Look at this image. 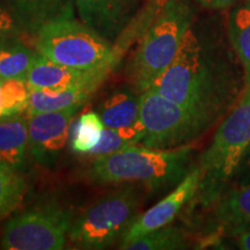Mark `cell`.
I'll use <instances>...</instances> for the list:
<instances>
[{
  "label": "cell",
  "instance_id": "6da1fadb",
  "mask_svg": "<svg viewBox=\"0 0 250 250\" xmlns=\"http://www.w3.org/2000/svg\"><path fill=\"white\" fill-rule=\"evenodd\" d=\"M245 88L242 66L229 56L208 50L190 28L173 62L148 89L217 123L232 110Z\"/></svg>",
  "mask_w": 250,
  "mask_h": 250
},
{
  "label": "cell",
  "instance_id": "7a4b0ae2",
  "mask_svg": "<svg viewBox=\"0 0 250 250\" xmlns=\"http://www.w3.org/2000/svg\"><path fill=\"white\" fill-rule=\"evenodd\" d=\"M192 151L191 145L168 149L131 146L96 158L88 175L98 184L137 182L152 190L167 189L177 186L195 168Z\"/></svg>",
  "mask_w": 250,
  "mask_h": 250
},
{
  "label": "cell",
  "instance_id": "3957f363",
  "mask_svg": "<svg viewBox=\"0 0 250 250\" xmlns=\"http://www.w3.org/2000/svg\"><path fill=\"white\" fill-rule=\"evenodd\" d=\"M250 147V83L223 118L208 148L201 155L202 170L196 196L202 205L215 204L228 181L236 173Z\"/></svg>",
  "mask_w": 250,
  "mask_h": 250
},
{
  "label": "cell",
  "instance_id": "277c9868",
  "mask_svg": "<svg viewBox=\"0 0 250 250\" xmlns=\"http://www.w3.org/2000/svg\"><path fill=\"white\" fill-rule=\"evenodd\" d=\"M193 12L182 0H166L154 21L145 30L130 59L127 76L139 94L145 92L169 67L176 57L187 31L191 28Z\"/></svg>",
  "mask_w": 250,
  "mask_h": 250
},
{
  "label": "cell",
  "instance_id": "5b68a950",
  "mask_svg": "<svg viewBox=\"0 0 250 250\" xmlns=\"http://www.w3.org/2000/svg\"><path fill=\"white\" fill-rule=\"evenodd\" d=\"M35 36L39 54L57 64L81 70L116 67L125 51L73 18L48 22Z\"/></svg>",
  "mask_w": 250,
  "mask_h": 250
},
{
  "label": "cell",
  "instance_id": "8992f818",
  "mask_svg": "<svg viewBox=\"0 0 250 250\" xmlns=\"http://www.w3.org/2000/svg\"><path fill=\"white\" fill-rule=\"evenodd\" d=\"M139 203L132 186L108 193L73 220L68 240L79 249L109 248L123 237L138 217Z\"/></svg>",
  "mask_w": 250,
  "mask_h": 250
},
{
  "label": "cell",
  "instance_id": "52a82bcc",
  "mask_svg": "<svg viewBox=\"0 0 250 250\" xmlns=\"http://www.w3.org/2000/svg\"><path fill=\"white\" fill-rule=\"evenodd\" d=\"M139 120L145 127L142 145L161 149L190 145L215 124L153 89L140 93Z\"/></svg>",
  "mask_w": 250,
  "mask_h": 250
},
{
  "label": "cell",
  "instance_id": "ba28073f",
  "mask_svg": "<svg viewBox=\"0 0 250 250\" xmlns=\"http://www.w3.org/2000/svg\"><path fill=\"white\" fill-rule=\"evenodd\" d=\"M72 223L70 210L57 203H45L8 220L0 245L6 250H62Z\"/></svg>",
  "mask_w": 250,
  "mask_h": 250
},
{
  "label": "cell",
  "instance_id": "9c48e42d",
  "mask_svg": "<svg viewBox=\"0 0 250 250\" xmlns=\"http://www.w3.org/2000/svg\"><path fill=\"white\" fill-rule=\"evenodd\" d=\"M81 107L39 112L28 117L29 153L36 164L51 167L66 147L71 124Z\"/></svg>",
  "mask_w": 250,
  "mask_h": 250
},
{
  "label": "cell",
  "instance_id": "30bf717a",
  "mask_svg": "<svg viewBox=\"0 0 250 250\" xmlns=\"http://www.w3.org/2000/svg\"><path fill=\"white\" fill-rule=\"evenodd\" d=\"M201 179V168L195 166V168L177 186H175L173 191L136 218V220L130 225L122 237L120 249L140 236L146 235L159 228L168 226L177 217L184 206L191 201L193 197H196Z\"/></svg>",
  "mask_w": 250,
  "mask_h": 250
},
{
  "label": "cell",
  "instance_id": "8fae6325",
  "mask_svg": "<svg viewBox=\"0 0 250 250\" xmlns=\"http://www.w3.org/2000/svg\"><path fill=\"white\" fill-rule=\"evenodd\" d=\"M115 67L104 66L93 70H81L64 66L50 61L36 51L35 58L27 76L30 89L64 90L88 87L98 89Z\"/></svg>",
  "mask_w": 250,
  "mask_h": 250
},
{
  "label": "cell",
  "instance_id": "7c38bea8",
  "mask_svg": "<svg viewBox=\"0 0 250 250\" xmlns=\"http://www.w3.org/2000/svg\"><path fill=\"white\" fill-rule=\"evenodd\" d=\"M81 21L100 35L116 41L132 20L134 0H74Z\"/></svg>",
  "mask_w": 250,
  "mask_h": 250
},
{
  "label": "cell",
  "instance_id": "4fadbf2b",
  "mask_svg": "<svg viewBox=\"0 0 250 250\" xmlns=\"http://www.w3.org/2000/svg\"><path fill=\"white\" fill-rule=\"evenodd\" d=\"M20 23L36 34L41 27L58 19L73 18L74 0H8Z\"/></svg>",
  "mask_w": 250,
  "mask_h": 250
},
{
  "label": "cell",
  "instance_id": "5bb4252c",
  "mask_svg": "<svg viewBox=\"0 0 250 250\" xmlns=\"http://www.w3.org/2000/svg\"><path fill=\"white\" fill-rule=\"evenodd\" d=\"M215 218L229 236L250 229V183L224 190L215 203Z\"/></svg>",
  "mask_w": 250,
  "mask_h": 250
},
{
  "label": "cell",
  "instance_id": "9a60e30c",
  "mask_svg": "<svg viewBox=\"0 0 250 250\" xmlns=\"http://www.w3.org/2000/svg\"><path fill=\"white\" fill-rule=\"evenodd\" d=\"M28 152V117L15 115L0 120V159L19 171L26 166Z\"/></svg>",
  "mask_w": 250,
  "mask_h": 250
},
{
  "label": "cell",
  "instance_id": "2e32d148",
  "mask_svg": "<svg viewBox=\"0 0 250 250\" xmlns=\"http://www.w3.org/2000/svg\"><path fill=\"white\" fill-rule=\"evenodd\" d=\"M130 89L116 90L99 105L98 114L105 127L131 126L139 122L140 94Z\"/></svg>",
  "mask_w": 250,
  "mask_h": 250
},
{
  "label": "cell",
  "instance_id": "e0dca14e",
  "mask_svg": "<svg viewBox=\"0 0 250 250\" xmlns=\"http://www.w3.org/2000/svg\"><path fill=\"white\" fill-rule=\"evenodd\" d=\"M96 90L88 87L64 90L30 89L27 116L39 112L57 111L73 107H83Z\"/></svg>",
  "mask_w": 250,
  "mask_h": 250
},
{
  "label": "cell",
  "instance_id": "ac0fdd59",
  "mask_svg": "<svg viewBox=\"0 0 250 250\" xmlns=\"http://www.w3.org/2000/svg\"><path fill=\"white\" fill-rule=\"evenodd\" d=\"M228 37L236 58L245 72L246 85L250 83V7L239 6L228 19Z\"/></svg>",
  "mask_w": 250,
  "mask_h": 250
},
{
  "label": "cell",
  "instance_id": "d6986e66",
  "mask_svg": "<svg viewBox=\"0 0 250 250\" xmlns=\"http://www.w3.org/2000/svg\"><path fill=\"white\" fill-rule=\"evenodd\" d=\"M144 136H145V127L140 120L138 123L131 125V126L117 127V129L104 127L101 139L98 145L90 151L89 155L99 158V156L110 155L121 152L131 146L142 144Z\"/></svg>",
  "mask_w": 250,
  "mask_h": 250
},
{
  "label": "cell",
  "instance_id": "ffe728a7",
  "mask_svg": "<svg viewBox=\"0 0 250 250\" xmlns=\"http://www.w3.org/2000/svg\"><path fill=\"white\" fill-rule=\"evenodd\" d=\"M36 52L19 42L0 45V79H20L27 81Z\"/></svg>",
  "mask_w": 250,
  "mask_h": 250
},
{
  "label": "cell",
  "instance_id": "44dd1931",
  "mask_svg": "<svg viewBox=\"0 0 250 250\" xmlns=\"http://www.w3.org/2000/svg\"><path fill=\"white\" fill-rule=\"evenodd\" d=\"M186 233L177 227L165 226L125 245L126 250H177L187 249Z\"/></svg>",
  "mask_w": 250,
  "mask_h": 250
},
{
  "label": "cell",
  "instance_id": "7402d4cb",
  "mask_svg": "<svg viewBox=\"0 0 250 250\" xmlns=\"http://www.w3.org/2000/svg\"><path fill=\"white\" fill-rule=\"evenodd\" d=\"M26 182L17 169L0 159V219L8 215L22 202Z\"/></svg>",
  "mask_w": 250,
  "mask_h": 250
},
{
  "label": "cell",
  "instance_id": "603a6c76",
  "mask_svg": "<svg viewBox=\"0 0 250 250\" xmlns=\"http://www.w3.org/2000/svg\"><path fill=\"white\" fill-rule=\"evenodd\" d=\"M104 127L98 112L88 111L81 115L72 139V151L77 154H89L99 144Z\"/></svg>",
  "mask_w": 250,
  "mask_h": 250
},
{
  "label": "cell",
  "instance_id": "cb8c5ba5",
  "mask_svg": "<svg viewBox=\"0 0 250 250\" xmlns=\"http://www.w3.org/2000/svg\"><path fill=\"white\" fill-rule=\"evenodd\" d=\"M30 88L27 81L20 79H2L0 89L1 117L21 115L29 107ZM1 118V120H2Z\"/></svg>",
  "mask_w": 250,
  "mask_h": 250
},
{
  "label": "cell",
  "instance_id": "d4e9b609",
  "mask_svg": "<svg viewBox=\"0 0 250 250\" xmlns=\"http://www.w3.org/2000/svg\"><path fill=\"white\" fill-rule=\"evenodd\" d=\"M17 30V23L14 18L7 9L0 6V36L7 35Z\"/></svg>",
  "mask_w": 250,
  "mask_h": 250
},
{
  "label": "cell",
  "instance_id": "484cf974",
  "mask_svg": "<svg viewBox=\"0 0 250 250\" xmlns=\"http://www.w3.org/2000/svg\"><path fill=\"white\" fill-rule=\"evenodd\" d=\"M230 236L233 237V242L237 249L250 250V229L233 234Z\"/></svg>",
  "mask_w": 250,
  "mask_h": 250
},
{
  "label": "cell",
  "instance_id": "4316f807",
  "mask_svg": "<svg viewBox=\"0 0 250 250\" xmlns=\"http://www.w3.org/2000/svg\"><path fill=\"white\" fill-rule=\"evenodd\" d=\"M203 7L210 9H223L235 4L237 0H196Z\"/></svg>",
  "mask_w": 250,
  "mask_h": 250
},
{
  "label": "cell",
  "instance_id": "83f0119b",
  "mask_svg": "<svg viewBox=\"0 0 250 250\" xmlns=\"http://www.w3.org/2000/svg\"><path fill=\"white\" fill-rule=\"evenodd\" d=\"M242 165L245 166L246 170L248 171V173L250 174V147H249L248 151H247V154H246V156H245V159H243Z\"/></svg>",
  "mask_w": 250,
  "mask_h": 250
},
{
  "label": "cell",
  "instance_id": "f1b7e54d",
  "mask_svg": "<svg viewBox=\"0 0 250 250\" xmlns=\"http://www.w3.org/2000/svg\"><path fill=\"white\" fill-rule=\"evenodd\" d=\"M1 83H2V79H0V89H1ZM1 107H0V120H1Z\"/></svg>",
  "mask_w": 250,
  "mask_h": 250
},
{
  "label": "cell",
  "instance_id": "f546056e",
  "mask_svg": "<svg viewBox=\"0 0 250 250\" xmlns=\"http://www.w3.org/2000/svg\"><path fill=\"white\" fill-rule=\"evenodd\" d=\"M248 6L250 7V0H248Z\"/></svg>",
  "mask_w": 250,
  "mask_h": 250
},
{
  "label": "cell",
  "instance_id": "4dcf8cb0",
  "mask_svg": "<svg viewBox=\"0 0 250 250\" xmlns=\"http://www.w3.org/2000/svg\"><path fill=\"white\" fill-rule=\"evenodd\" d=\"M2 44V41L1 40H0V45H1Z\"/></svg>",
  "mask_w": 250,
  "mask_h": 250
}]
</instances>
